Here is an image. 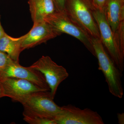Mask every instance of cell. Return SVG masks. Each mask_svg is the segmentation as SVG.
Masks as SVG:
<instances>
[{
  "instance_id": "obj_1",
  "label": "cell",
  "mask_w": 124,
  "mask_h": 124,
  "mask_svg": "<svg viewBox=\"0 0 124 124\" xmlns=\"http://www.w3.org/2000/svg\"><path fill=\"white\" fill-rule=\"evenodd\" d=\"M93 15L98 27L102 44L117 67L123 72L124 70V37L117 32L112 31L103 12L94 8Z\"/></svg>"
},
{
  "instance_id": "obj_2",
  "label": "cell",
  "mask_w": 124,
  "mask_h": 124,
  "mask_svg": "<svg viewBox=\"0 0 124 124\" xmlns=\"http://www.w3.org/2000/svg\"><path fill=\"white\" fill-rule=\"evenodd\" d=\"M92 42L98 59V70L101 71L105 77L109 92L116 97L122 98L124 95L121 80L123 72L107 52L100 39L92 37Z\"/></svg>"
},
{
  "instance_id": "obj_3",
  "label": "cell",
  "mask_w": 124,
  "mask_h": 124,
  "mask_svg": "<svg viewBox=\"0 0 124 124\" xmlns=\"http://www.w3.org/2000/svg\"><path fill=\"white\" fill-rule=\"evenodd\" d=\"M45 21L60 35L63 33H66L79 40L95 57L92 44V37L71 18L65 10L57 11L48 16L45 18Z\"/></svg>"
},
{
  "instance_id": "obj_4",
  "label": "cell",
  "mask_w": 124,
  "mask_h": 124,
  "mask_svg": "<svg viewBox=\"0 0 124 124\" xmlns=\"http://www.w3.org/2000/svg\"><path fill=\"white\" fill-rule=\"evenodd\" d=\"M94 8L91 0H65L64 10L91 37L100 39L99 29L93 15Z\"/></svg>"
},
{
  "instance_id": "obj_5",
  "label": "cell",
  "mask_w": 124,
  "mask_h": 124,
  "mask_svg": "<svg viewBox=\"0 0 124 124\" xmlns=\"http://www.w3.org/2000/svg\"><path fill=\"white\" fill-rule=\"evenodd\" d=\"M16 102L21 103L24 110L48 118L54 119L62 111L51 97L50 91L35 92L18 99Z\"/></svg>"
},
{
  "instance_id": "obj_6",
  "label": "cell",
  "mask_w": 124,
  "mask_h": 124,
  "mask_svg": "<svg viewBox=\"0 0 124 124\" xmlns=\"http://www.w3.org/2000/svg\"><path fill=\"white\" fill-rule=\"evenodd\" d=\"M29 67L44 75L54 99L59 85L69 76L66 68L58 65L48 56H42Z\"/></svg>"
},
{
  "instance_id": "obj_7",
  "label": "cell",
  "mask_w": 124,
  "mask_h": 124,
  "mask_svg": "<svg viewBox=\"0 0 124 124\" xmlns=\"http://www.w3.org/2000/svg\"><path fill=\"white\" fill-rule=\"evenodd\" d=\"M62 107V111L54 118L56 124H104L100 115L90 108L81 109L70 104Z\"/></svg>"
},
{
  "instance_id": "obj_8",
  "label": "cell",
  "mask_w": 124,
  "mask_h": 124,
  "mask_svg": "<svg viewBox=\"0 0 124 124\" xmlns=\"http://www.w3.org/2000/svg\"><path fill=\"white\" fill-rule=\"evenodd\" d=\"M0 86L4 97H8L15 102L19 98L31 93L49 91L27 80L15 78H0Z\"/></svg>"
},
{
  "instance_id": "obj_9",
  "label": "cell",
  "mask_w": 124,
  "mask_h": 124,
  "mask_svg": "<svg viewBox=\"0 0 124 124\" xmlns=\"http://www.w3.org/2000/svg\"><path fill=\"white\" fill-rule=\"evenodd\" d=\"M15 78L27 80L33 84L50 91L49 87L44 75L40 71L20 65L19 62L13 60L5 68L0 70V78Z\"/></svg>"
},
{
  "instance_id": "obj_10",
  "label": "cell",
  "mask_w": 124,
  "mask_h": 124,
  "mask_svg": "<svg viewBox=\"0 0 124 124\" xmlns=\"http://www.w3.org/2000/svg\"><path fill=\"white\" fill-rule=\"evenodd\" d=\"M60 35L45 21L33 23L28 33L24 35L21 47L23 51L45 43Z\"/></svg>"
},
{
  "instance_id": "obj_11",
  "label": "cell",
  "mask_w": 124,
  "mask_h": 124,
  "mask_svg": "<svg viewBox=\"0 0 124 124\" xmlns=\"http://www.w3.org/2000/svg\"><path fill=\"white\" fill-rule=\"evenodd\" d=\"M105 18L112 31L124 22V0H107L103 10Z\"/></svg>"
},
{
  "instance_id": "obj_12",
  "label": "cell",
  "mask_w": 124,
  "mask_h": 124,
  "mask_svg": "<svg viewBox=\"0 0 124 124\" xmlns=\"http://www.w3.org/2000/svg\"><path fill=\"white\" fill-rule=\"evenodd\" d=\"M28 4L33 23L45 21L48 16L57 11L52 0H28Z\"/></svg>"
},
{
  "instance_id": "obj_13",
  "label": "cell",
  "mask_w": 124,
  "mask_h": 124,
  "mask_svg": "<svg viewBox=\"0 0 124 124\" xmlns=\"http://www.w3.org/2000/svg\"><path fill=\"white\" fill-rule=\"evenodd\" d=\"M24 35L14 38L7 33L0 38V50L7 54L12 60L19 62V57L23 51L21 47Z\"/></svg>"
},
{
  "instance_id": "obj_14",
  "label": "cell",
  "mask_w": 124,
  "mask_h": 124,
  "mask_svg": "<svg viewBox=\"0 0 124 124\" xmlns=\"http://www.w3.org/2000/svg\"><path fill=\"white\" fill-rule=\"evenodd\" d=\"M23 119L30 124H56L54 119L45 117L26 110H23Z\"/></svg>"
},
{
  "instance_id": "obj_15",
  "label": "cell",
  "mask_w": 124,
  "mask_h": 124,
  "mask_svg": "<svg viewBox=\"0 0 124 124\" xmlns=\"http://www.w3.org/2000/svg\"><path fill=\"white\" fill-rule=\"evenodd\" d=\"M12 60L7 54L0 50V70L5 68Z\"/></svg>"
},
{
  "instance_id": "obj_16",
  "label": "cell",
  "mask_w": 124,
  "mask_h": 124,
  "mask_svg": "<svg viewBox=\"0 0 124 124\" xmlns=\"http://www.w3.org/2000/svg\"><path fill=\"white\" fill-rule=\"evenodd\" d=\"M107 0H93L94 7L96 9L103 12V8Z\"/></svg>"
},
{
  "instance_id": "obj_17",
  "label": "cell",
  "mask_w": 124,
  "mask_h": 124,
  "mask_svg": "<svg viewBox=\"0 0 124 124\" xmlns=\"http://www.w3.org/2000/svg\"><path fill=\"white\" fill-rule=\"evenodd\" d=\"M57 11L64 10L65 0H52Z\"/></svg>"
},
{
  "instance_id": "obj_18",
  "label": "cell",
  "mask_w": 124,
  "mask_h": 124,
  "mask_svg": "<svg viewBox=\"0 0 124 124\" xmlns=\"http://www.w3.org/2000/svg\"><path fill=\"white\" fill-rule=\"evenodd\" d=\"M117 117L119 124H124V113H117Z\"/></svg>"
},
{
  "instance_id": "obj_19",
  "label": "cell",
  "mask_w": 124,
  "mask_h": 124,
  "mask_svg": "<svg viewBox=\"0 0 124 124\" xmlns=\"http://www.w3.org/2000/svg\"><path fill=\"white\" fill-rule=\"evenodd\" d=\"M6 33L5 32L4 28H3L1 25V15L0 14V38L4 36Z\"/></svg>"
},
{
  "instance_id": "obj_20",
  "label": "cell",
  "mask_w": 124,
  "mask_h": 124,
  "mask_svg": "<svg viewBox=\"0 0 124 124\" xmlns=\"http://www.w3.org/2000/svg\"><path fill=\"white\" fill-rule=\"evenodd\" d=\"M4 97V94H3V91H2V89L0 86V99L1 98Z\"/></svg>"
},
{
  "instance_id": "obj_21",
  "label": "cell",
  "mask_w": 124,
  "mask_h": 124,
  "mask_svg": "<svg viewBox=\"0 0 124 124\" xmlns=\"http://www.w3.org/2000/svg\"><path fill=\"white\" fill-rule=\"evenodd\" d=\"M91 1H93V0H91Z\"/></svg>"
}]
</instances>
